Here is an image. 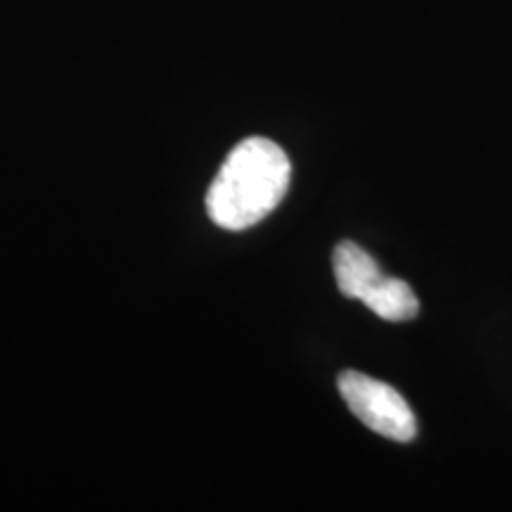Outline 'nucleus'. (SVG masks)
Segmentation results:
<instances>
[{"instance_id": "obj_1", "label": "nucleus", "mask_w": 512, "mask_h": 512, "mask_svg": "<svg viewBox=\"0 0 512 512\" xmlns=\"http://www.w3.org/2000/svg\"><path fill=\"white\" fill-rule=\"evenodd\" d=\"M292 166L285 150L268 138H247L233 147L207 192L209 219L223 230H247L283 202Z\"/></svg>"}, {"instance_id": "obj_2", "label": "nucleus", "mask_w": 512, "mask_h": 512, "mask_svg": "<svg viewBox=\"0 0 512 512\" xmlns=\"http://www.w3.org/2000/svg\"><path fill=\"white\" fill-rule=\"evenodd\" d=\"M339 394L347 401L349 411L356 415L368 430L382 437L408 444L418 434V422L408 406V401L389 387L387 382L358 373V370H344L337 380Z\"/></svg>"}, {"instance_id": "obj_3", "label": "nucleus", "mask_w": 512, "mask_h": 512, "mask_svg": "<svg viewBox=\"0 0 512 512\" xmlns=\"http://www.w3.org/2000/svg\"><path fill=\"white\" fill-rule=\"evenodd\" d=\"M332 268H335L339 292L349 299H358V302H363L366 294L384 278V273L380 271V266L375 264L373 256L351 240L339 242L335 247Z\"/></svg>"}, {"instance_id": "obj_4", "label": "nucleus", "mask_w": 512, "mask_h": 512, "mask_svg": "<svg viewBox=\"0 0 512 512\" xmlns=\"http://www.w3.org/2000/svg\"><path fill=\"white\" fill-rule=\"evenodd\" d=\"M363 304L368 306L375 316L382 320H392V323H401V320H411L418 316L420 304L415 297L413 287L406 280L394 278V275H384L373 290L366 294Z\"/></svg>"}]
</instances>
